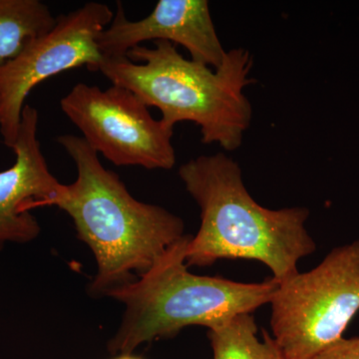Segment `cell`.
Wrapping results in <instances>:
<instances>
[{"mask_svg": "<svg viewBox=\"0 0 359 359\" xmlns=\"http://www.w3.org/2000/svg\"><path fill=\"white\" fill-rule=\"evenodd\" d=\"M57 142L74 162L77 177L65 186L55 207L72 219L78 238L95 257L90 294L106 297L152 268L185 237V223L160 205L135 199L82 137L62 135Z\"/></svg>", "mask_w": 359, "mask_h": 359, "instance_id": "cell-1", "label": "cell"}, {"mask_svg": "<svg viewBox=\"0 0 359 359\" xmlns=\"http://www.w3.org/2000/svg\"><path fill=\"white\" fill-rule=\"evenodd\" d=\"M179 176L201 211L199 231L187 245V266L252 259L266 264L280 283L297 275L299 259L316 250L306 228L309 210L257 204L245 188L240 165L224 153L188 161Z\"/></svg>", "mask_w": 359, "mask_h": 359, "instance_id": "cell-2", "label": "cell"}, {"mask_svg": "<svg viewBox=\"0 0 359 359\" xmlns=\"http://www.w3.org/2000/svg\"><path fill=\"white\" fill-rule=\"evenodd\" d=\"M252 55L247 49L226 51L217 69L186 59L173 43L155 41L122 57H104L99 71L116 86L129 90L147 107L162 113L168 128L182 121L200 127L202 142L226 151L242 145L252 120V105L244 90L250 78Z\"/></svg>", "mask_w": 359, "mask_h": 359, "instance_id": "cell-3", "label": "cell"}, {"mask_svg": "<svg viewBox=\"0 0 359 359\" xmlns=\"http://www.w3.org/2000/svg\"><path fill=\"white\" fill-rule=\"evenodd\" d=\"M186 235L133 282L106 297L124 304L121 325L111 339V353L131 354L146 342L174 337L191 325L217 327L240 313L269 304L278 283L233 282L194 275L187 269Z\"/></svg>", "mask_w": 359, "mask_h": 359, "instance_id": "cell-4", "label": "cell"}, {"mask_svg": "<svg viewBox=\"0 0 359 359\" xmlns=\"http://www.w3.org/2000/svg\"><path fill=\"white\" fill-rule=\"evenodd\" d=\"M269 304L273 339L285 359H311L334 346L359 311V240L278 283Z\"/></svg>", "mask_w": 359, "mask_h": 359, "instance_id": "cell-5", "label": "cell"}, {"mask_svg": "<svg viewBox=\"0 0 359 359\" xmlns=\"http://www.w3.org/2000/svg\"><path fill=\"white\" fill-rule=\"evenodd\" d=\"M66 117L97 154L118 167L171 170L176 164L174 130L156 120L129 90H102L79 82L60 101Z\"/></svg>", "mask_w": 359, "mask_h": 359, "instance_id": "cell-6", "label": "cell"}, {"mask_svg": "<svg viewBox=\"0 0 359 359\" xmlns=\"http://www.w3.org/2000/svg\"><path fill=\"white\" fill-rule=\"evenodd\" d=\"M113 18L107 4L88 2L57 16L50 32L32 40L20 55L0 66V133L7 148L15 144L26 97L35 86L82 66L99 71L103 55L97 39Z\"/></svg>", "mask_w": 359, "mask_h": 359, "instance_id": "cell-7", "label": "cell"}, {"mask_svg": "<svg viewBox=\"0 0 359 359\" xmlns=\"http://www.w3.org/2000/svg\"><path fill=\"white\" fill-rule=\"evenodd\" d=\"M148 40L182 45L196 62L217 69L226 51L219 41L207 0H159L140 20H130L117 1L112 22L97 39L104 57H122Z\"/></svg>", "mask_w": 359, "mask_h": 359, "instance_id": "cell-8", "label": "cell"}, {"mask_svg": "<svg viewBox=\"0 0 359 359\" xmlns=\"http://www.w3.org/2000/svg\"><path fill=\"white\" fill-rule=\"evenodd\" d=\"M39 121V111L25 105L13 148L15 162L0 172V250L8 243L26 244L39 237L41 228L32 210L55 207L65 191L42 153Z\"/></svg>", "mask_w": 359, "mask_h": 359, "instance_id": "cell-9", "label": "cell"}, {"mask_svg": "<svg viewBox=\"0 0 359 359\" xmlns=\"http://www.w3.org/2000/svg\"><path fill=\"white\" fill-rule=\"evenodd\" d=\"M56 21L40 0H0V66L20 55L32 40L50 32Z\"/></svg>", "mask_w": 359, "mask_h": 359, "instance_id": "cell-10", "label": "cell"}, {"mask_svg": "<svg viewBox=\"0 0 359 359\" xmlns=\"http://www.w3.org/2000/svg\"><path fill=\"white\" fill-rule=\"evenodd\" d=\"M257 327L250 313H240L210 328L212 359H285L273 337L264 332V341L257 337Z\"/></svg>", "mask_w": 359, "mask_h": 359, "instance_id": "cell-11", "label": "cell"}, {"mask_svg": "<svg viewBox=\"0 0 359 359\" xmlns=\"http://www.w3.org/2000/svg\"><path fill=\"white\" fill-rule=\"evenodd\" d=\"M311 359H359V337L342 339Z\"/></svg>", "mask_w": 359, "mask_h": 359, "instance_id": "cell-12", "label": "cell"}, {"mask_svg": "<svg viewBox=\"0 0 359 359\" xmlns=\"http://www.w3.org/2000/svg\"><path fill=\"white\" fill-rule=\"evenodd\" d=\"M115 359H141L139 358H136V356H133L131 354H120L118 358H116Z\"/></svg>", "mask_w": 359, "mask_h": 359, "instance_id": "cell-13", "label": "cell"}, {"mask_svg": "<svg viewBox=\"0 0 359 359\" xmlns=\"http://www.w3.org/2000/svg\"><path fill=\"white\" fill-rule=\"evenodd\" d=\"M0 109H1V102H0Z\"/></svg>", "mask_w": 359, "mask_h": 359, "instance_id": "cell-14", "label": "cell"}]
</instances>
